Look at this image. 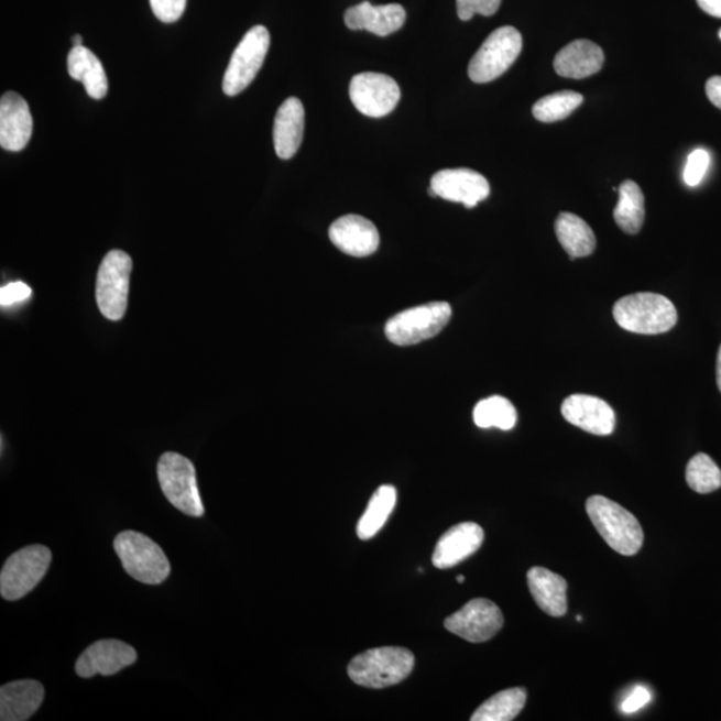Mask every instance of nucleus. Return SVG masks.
I'll use <instances>...</instances> for the list:
<instances>
[{"instance_id": "nucleus-1", "label": "nucleus", "mask_w": 721, "mask_h": 721, "mask_svg": "<svg viewBox=\"0 0 721 721\" xmlns=\"http://www.w3.org/2000/svg\"><path fill=\"white\" fill-rule=\"evenodd\" d=\"M613 318L620 328L637 335L667 334L677 323L676 307L667 297L637 293L619 299Z\"/></svg>"}, {"instance_id": "nucleus-2", "label": "nucleus", "mask_w": 721, "mask_h": 721, "mask_svg": "<svg viewBox=\"0 0 721 721\" xmlns=\"http://www.w3.org/2000/svg\"><path fill=\"white\" fill-rule=\"evenodd\" d=\"M586 510L596 531L618 554L633 556L642 549V525L622 505L603 496H592L587 500Z\"/></svg>"}, {"instance_id": "nucleus-3", "label": "nucleus", "mask_w": 721, "mask_h": 721, "mask_svg": "<svg viewBox=\"0 0 721 721\" xmlns=\"http://www.w3.org/2000/svg\"><path fill=\"white\" fill-rule=\"evenodd\" d=\"M415 668V656L406 648L382 647L362 652L349 663L348 674L356 685L386 688L404 681Z\"/></svg>"}, {"instance_id": "nucleus-4", "label": "nucleus", "mask_w": 721, "mask_h": 721, "mask_svg": "<svg viewBox=\"0 0 721 721\" xmlns=\"http://www.w3.org/2000/svg\"><path fill=\"white\" fill-rule=\"evenodd\" d=\"M114 549L124 570L143 585H162L171 575L172 567L165 551L152 538L140 532L119 533L114 540Z\"/></svg>"}, {"instance_id": "nucleus-5", "label": "nucleus", "mask_w": 721, "mask_h": 721, "mask_svg": "<svg viewBox=\"0 0 721 721\" xmlns=\"http://www.w3.org/2000/svg\"><path fill=\"white\" fill-rule=\"evenodd\" d=\"M159 481L168 503L187 516H204L205 507L199 494L196 468L189 459L174 451L162 455Z\"/></svg>"}, {"instance_id": "nucleus-6", "label": "nucleus", "mask_w": 721, "mask_h": 721, "mask_svg": "<svg viewBox=\"0 0 721 721\" xmlns=\"http://www.w3.org/2000/svg\"><path fill=\"white\" fill-rule=\"evenodd\" d=\"M451 317L448 303H430L412 307L392 317L385 325L389 341L398 347H411L437 336Z\"/></svg>"}, {"instance_id": "nucleus-7", "label": "nucleus", "mask_w": 721, "mask_h": 721, "mask_svg": "<svg viewBox=\"0 0 721 721\" xmlns=\"http://www.w3.org/2000/svg\"><path fill=\"white\" fill-rule=\"evenodd\" d=\"M523 50V36L512 26L494 30L468 67L469 78L474 84H489L510 70Z\"/></svg>"}, {"instance_id": "nucleus-8", "label": "nucleus", "mask_w": 721, "mask_h": 721, "mask_svg": "<svg viewBox=\"0 0 721 721\" xmlns=\"http://www.w3.org/2000/svg\"><path fill=\"white\" fill-rule=\"evenodd\" d=\"M131 271L133 261L122 250H111L100 263L97 304L99 312L110 321H119L127 315Z\"/></svg>"}, {"instance_id": "nucleus-9", "label": "nucleus", "mask_w": 721, "mask_h": 721, "mask_svg": "<svg viewBox=\"0 0 721 721\" xmlns=\"http://www.w3.org/2000/svg\"><path fill=\"white\" fill-rule=\"evenodd\" d=\"M52 559V550L45 545H29L15 551L0 573L2 598L17 601L33 591L46 576Z\"/></svg>"}, {"instance_id": "nucleus-10", "label": "nucleus", "mask_w": 721, "mask_h": 721, "mask_svg": "<svg viewBox=\"0 0 721 721\" xmlns=\"http://www.w3.org/2000/svg\"><path fill=\"white\" fill-rule=\"evenodd\" d=\"M271 47V34L266 28L250 29L231 55L225 73L222 89L226 96L236 97L248 89L261 70Z\"/></svg>"}, {"instance_id": "nucleus-11", "label": "nucleus", "mask_w": 721, "mask_h": 721, "mask_svg": "<svg viewBox=\"0 0 721 721\" xmlns=\"http://www.w3.org/2000/svg\"><path fill=\"white\" fill-rule=\"evenodd\" d=\"M445 629L469 643H485L503 629L500 608L488 599H473L445 620Z\"/></svg>"}, {"instance_id": "nucleus-12", "label": "nucleus", "mask_w": 721, "mask_h": 721, "mask_svg": "<svg viewBox=\"0 0 721 721\" xmlns=\"http://www.w3.org/2000/svg\"><path fill=\"white\" fill-rule=\"evenodd\" d=\"M350 98L361 114L382 118L397 108L401 90L397 81L385 74L361 73L350 81Z\"/></svg>"}, {"instance_id": "nucleus-13", "label": "nucleus", "mask_w": 721, "mask_h": 721, "mask_svg": "<svg viewBox=\"0 0 721 721\" xmlns=\"http://www.w3.org/2000/svg\"><path fill=\"white\" fill-rule=\"evenodd\" d=\"M429 194L473 209L491 194L489 182L470 168H447L433 175Z\"/></svg>"}, {"instance_id": "nucleus-14", "label": "nucleus", "mask_w": 721, "mask_h": 721, "mask_svg": "<svg viewBox=\"0 0 721 721\" xmlns=\"http://www.w3.org/2000/svg\"><path fill=\"white\" fill-rule=\"evenodd\" d=\"M136 657V651L127 643L99 641L79 656L75 670L84 679H90L96 675L112 676L133 666Z\"/></svg>"}, {"instance_id": "nucleus-15", "label": "nucleus", "mask_w": 721, "mask_h": 721, "mask_svg": "<svg viewBox=\"0 0 721 721\" xmlns=\"http://www.w3.org/2000/svg\"><path fill=\"white\" fill-rule=\"evenodd\" d=\"M561 413L569 424L596 436H610L616 426L612 407L588 394H572L564 400Z\"/></svg>"}, {"instance_id": "nucleus-16", "label": "nucleus", "mask_w": 721, "mask_h": 721, "mask_svg": "<svg viewBox=\"0 0 721 721\" xmlns=\"http://www.w3.org/2000/svg\"><path fill=\"white\" fill-rule=\"evenodd\" d=\"M33 134V117L19 94L9 91L0 99V146L8 152H22Z\"/></svg>"}, {"instance_id": "nucleus-17", "label": "nucleus", "mask_w": 721, "mask_h": 721, "mask_svg": "<svg viewBox=\"0 0 721 721\" xmlns=\"http://www.w3.org/2000/svg\"><path fill=\"white\" fill-rule=\"evenodd\" d=\"M484 529L476 523H461L444 533L433 551L431 562L438 569L454 568L467 560L484 543Z\"/></svg>"}, {"instance_id": "nucleus-18", "label": "nucleus", "mask_w": 721, "mask_h": 721, "mask_svg": "<svg viewBox=\"0 0 721 721\" xmlns=\"http://www.w3.org/2000/svg\"><path fill=\"white\" fill-rule=\"evenodd\" d=\"M330 241L345 254L368 256L378 252L380 234L373 222L361 216L338 218L329 229Z\"/></svg>"}, {"instance_id": "nucleus-19", "label": "nucleus", "mask_w": 721, "mask_h": 721, "mask_svg": "<svg viewBox=\"0 0 721 721\" xmlns=\"http://www.w3.org/2000/svg\"><path fill=\"white\" fill-rule=\"evenodd\" d=\"M405 21V9L397 3L373 6L362 2L345 12V24L350 30H367L379 36L396 33L404 26Z\"/></svg>"}, {"instance_id": "nucleus-20", "label": "nucleus", "mask_w": 721, "mask_h": 721, "mask_svg": "<svg viewBox=\"0 0 721 721\" xmlns=\"http://www.w3.org/2000/svg\"><path fill=\"white\" fill-rule=\"evenodd\" d=\"M305 109L298 98H287L274 119L273 140L281 160H291L303 143Z\"/></svg>"}, {"instance_id": "nucleus-21", "label": "nucleus", "mask_w": 721, "mask_h": 721, "mask_svg": "<svg viewBox=\"0 0 721 721\" xmlns=\"http://www.w3.org/2000/svg\"><path fill=\"white\" fill-rule=\"evenodd\" d=\"M45 688L36 680H18L0 688V720H29L40 710Z\"/></svg>"}, {"instance_id": "nucleus-22", "label": "nucleus", "mask_w": 721, "mask_h": 721, "mask_svg": "<svg viewBox=\"0 0 721 721\" xmlns=\"http://www.w3.org/2000/svg\"><path fill=\"white\" fill-rule=\"evenodd\" d=\"M604 65V53L596 43L579 40L562 47L555 56L554 67L560 77L585 79L598 74Z\"/></svg>"}, {"instance_id": "nucleus-23", "label": "nucleus", "mask_w": 721, "mask_h": 721, "mask_svg": "<svg viewBox=\"0 0 721 721\" xmlns=\"http://www.w3.org/2000/svg\"><path fill=\"white\" fill-rule=\"evenodd\" d=\"M526 577L533 599L540 610L549 616H566L568 611L566 579L542 567H533Z\"/></svg>"}, {"instance_id": "nucleus-24", "label": "nucleus", "mask_w": 721, "mask_h": 721, "mask_svg": "<svg viewBox=\"0 0 721 721\" xmlns=\"http://www.w3.org/2000/svg\"><path fill=\"white\" fill-rule=\"evenodd\" d=\"M67 68L73 79L84 84L89 97L99 100L108 96V75L91 50L85 46L73 47L68 54Z\"/></svg>"}, {"instance_id": "nucleus-25", "label": "nucleus", "mask_w": 721, "mask_h": 721, "mask_svg": "<svg viewBox=\"0 0 721 721\" xmlns=\"http://www.w3.org/2000/svg\"><path fill=\"white\" fill-rule=\"evenodd\" d=\"M555 230L557 240L569 254L570 260L582 259L594 252L596 237L585 219L572 212H561L556 219Z\"/></svg>"}, {"instance_id": "nucleus-26", "label": "nucleus", "mask_w": 721, "mask_h": 721, "mask_svg": "<svg viewBox=\"0 0 721 721\" xmlns=\"http://www.w3.org/2000/svg\"><path fill=\"white\" fill-rule=\"evenodd\" d=\"M614 221L626 234H637L645 218L644 194L633 181L623 182L619 187V203L613 211Z\"/></svg>"}, {"instance_id": "nucleus-27", "label": "nucleus", "mask_w": 721, "mask_h": 721, "mask_svg": "<svg viewBox=\"0 0 721 721\" xmlns=\"http://www.w3.org/2000/svg\"><path fill=\"white\" fill-rule=\"evenodd\" d=\"M397 503V491L392 485H382L374 492L370 499L367 511L363 512L359 525H357V536L361 540H370L378 535L385 525L387 518Z\"/></svg>"}, {"instance_id": "nucleus-28", "label": "nucleus", "mask_w": 721, "mask_h": 721, "mask_svg": "<svg viewBox=\"0 0 721 721\" xmlns=\"http://www.w3.org/2000/svg\"><path fill=\"white\" fill-rule=\"evenodd\" d=\"M525 703L526 691L524 688L505 689L482 703L470 720L511 721L524 710Z\"/></svg>"}, {"instance_id": "nucleus-29", "label": "nucleus", "mask_w": 721, "mask_h": 721, "mask_svg": "<svg viewBox=\"0 0 721 721\" xmlns=\"http://www.w3.org/2000/svg\"><path fill=\"white\" fill-rule=\"evenodd\" d=\"M474 424L479 428H499L511 430L517 423L516 407L510 400L501 396H493L480 401L473 411Z\"/></svg>"}, {"instance_id": "nucleus-30", "label": "nucleus", "mask_w": 721, "mask_h": 721, "mask_svg": "<svg viewBox=\"0 0 721 721\" xmlns=\"http://www.w3.org/2000/svg\"><path fill=\"white\" fill-rule=\"evenodd\" d=\"M582 100L585 98L576 91L566 90L550 94V96L538 99L533 106V117L544 123L562 121L579 108Z\"/></svg>"}, {"instance_id": "nucleus-31", "label": "nucleus", "mask_w": 721, "mask_h": 721, "mask_svg": "<svg viewBox=\"0 0 721 721\" xmlns=\"http://www.w3.org/2000/svg\"><path fill=\"white\" fill-rule=\"evenodd\" d=\"M687 484L692 491L708 494L721 487V470L710 456L699 454L689 460L686 472Z\"/></svg>"}, {"instance_id": "nucleus-32", "label": "nucleus", "mask_w": 721, "mask_h": 721, "mask_svg": "<svg viewBox=\"0 0 721 721\" xmlns=\"http://www.w3.org/2000/svg\"><path fill=\"white\" fill-rule=\"evenodd\" d=\"M708 166H710V154L706 150L698 149L689 154L685 174H682L686 185L689 187L698 186L703 181Z\"/></svg>"}, {"instance_id": "nucleus-33", "label": "nucleus", "mask_w": 721, "mask_h": 721, "mask_svg": "<svg viewBox=\"0 0 721 721\" xmlns=\"http://www.w3.org/2000/svg\"><path fill=\"white\" fill-rule=\"evenodd\" d=\"M503 0H457V14L461 21H470L476 14H496Z\"/></svg>"}, {"instance_id": "nucleus-34", "label": "nucleus", "mask_w": 721, "mask_h": 721, "mask_svg": "<svg viewBox=\"0 0 721 721\" xmlns=\"http://www.w3.org/2000/svg\"><path fill=\"white\" fill-rule=\"evenodd\" d=\"M187 0H150L154 15L163 23H174L184 14Z\"/></svg>"}, {"instance_id": "nucleus-35", "label": "nucleus", "mask_w": 721, "mask_h": 721, "mask_svg": "<svg viewBox=\"0 0 721 721\" xmlns=\"http://www.w3.org/2000/svg\"><path fill=\"white\" fill-rule=\"evenodd\" d=\"M651 700H652V695L649 692V689L643 686H637L633 688L629 695H626V698L623 700L622 706H620V710H622V712L626 714L635 713L637 711H641L642 708H644L645 706H647Z\"/></svg>"}, {"instance_id": "nucleus-36", "label": "nucleus", "mask_w": 721, "mask_h": 721, "mask_svg": "<svg viewBox=\"0 0 721 721\" xmlns=\"http://www.w3.org/2000/svg\"><path fill=\"white\" fill-rule=\"evenodd\" d=\"M31 296V288L23 282H12L8 286L0 288V304L11 306L23 303Z\"/></svg>"}, {"instance_id": "nucleus-37", "label": "nucleus", "mask_w": 721, "mask_h": 721, "mask_svg": "<svg viewBox=\"0 0 721 721\" xmlns=\"http://www.w3.org/2000/svg\"><path fill=\"white\" fill-rule=\"evenodd\" d=\"M706 92L711 103L721 110V77H712L707 80Z\"/></svg>"}, {"instance_id": "nucleus-38", "label": "nucleus", "mask_w": 721, "mask_h": 721, "mask_svg": "<svg viewBox=\"0 0 721 721\" xmlns=\"http://www.w3.org/2000/svg\"><path fill=\"white\" fill-rule=\"evenodd\" d=\"M696 2L708 15L721 18V0H696Z\"/></svg>"}, {"instance_id": "nucleus-39", "label": "nucleus", "mask_w": 721, "mask_h": 721, "mask_svg": "<svg viewBox=\"0 0 721 721\" xmlns=\"http://www.w3.org/2000/svg\"><path fill=\"white\" fill-rule=\"evenodd\" d=\"M717 379H718V387L721 393V345H720L718 361H717Z\"/></svg>"}, {"instance_id": "nucleus-40", "label": "nucleus", "mask_w": 721, "mask_h": 721, "mask_svg": "<svg viewBox=\"0 0 721 721\" xmlns=\"http://www.w3.org/2000/svg\"><path fill=\"white\" fill-rule=\"evenodd\" d=\"M73 45L74 47L84 46V37H81L80 35H74Z\"/></svg>"}, {"instance_id": "nucleus-41", "label": "nucleus", "mask_w": 721, "mask_h": 721, "mask_svg": "<svg viewBox=\"0 0 721 721\" xmlns=\"http://www.w3.org/2000/svg\"><path fill=\"white\" fill-rule=\"evenodd\" d=\"M463 581H466V577H463L462 575L457 576V582H460V585H462Z\"/></svg>"}, {"instance_id": "nucleus-42", "label": "nucleus", "mask_w": 721, "mask_h": 721, "mask_svg": "<svg viewBox=\"0 0 721 721\" xmlns=\"http://www.w3.org/2000/svg\"><path fill=\"white\" fill-rule=\"evenodd\" d=\"M719 36H720V40H721V30L719 31Z\"/></svg>"}]
</instances>
